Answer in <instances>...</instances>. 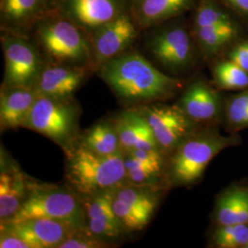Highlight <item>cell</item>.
Returning a JSON list of instances; mask_svg holds the SVG:
<instances>
[{"label":"cell","mask_w":248,"mask_h":248,"mask_svg":"<svg viewBox=\"0 0 248 248\" xmlns=\"http://www.w3.org/2000/svg\"><path fill=\"white\" fill-rule=\"evenodd\" d=\"M239 196L240 187H233L219 196L214 210V219L218 225L237 223Z\"/></svg>","instance_id":"83f0119b"},{"label":"cell","mask_w":248,"mask_h":248,"mask_svg":"<svg viewBox=\"0 0 248 248\" xmlns=\"http://www.w3.org/2000/svg\"><path fill=\"white\" fill-rule=\"evenodd\" d=\"M233 20L230 13L215 0H202L196 12L194 29L216 26Z\"/></svg>","instance_id":"4316f807"},{"label":"cell","mask_w":248,"mask_h":248,"mask_svg":"<svg viewBox=\"0 0 248 248\" xmlns=\"http://www.w3.org/2000/svg\"><path fill=\"white\" fill-rule=\"evenodd\" d=\"M108 247V241L100 239L87 228L74 232L69 238L62 242L59 248H100Z\"/></svg>","instance_id":"f546056e"},{"label":"cell","mask_w":248,"mask_h":248,"mask_svg":"<svg viewBox=\"0 0 248 248\" xmlns=\"http://www.w3.org/2000/svg\"><path fill=\"white\" fill-rule=\"evenodd\" d=\"M80 228L78 226L48 218H36L22 222H1V231L9 232L28 243L31 248H59Z\"/></svg>","instance_id":"8fae6325"},{"label":"cell","mask_w":248,"mask_h":248,"mask_svg":"<svg viewBox=\"0 0 248 248\" xmlns=\"http://www.w3.org/2000/svg\"><path fill=\"white\" fill-rule=\"evenodd\" d=\"M179 106L194 124L211 123L222 112V100L218 92L202 80L187 87Z\"/></svg>","instance_id":"2e32d148"},{"label":"cell","mask_w":248,"mask_h":248,"mask_svg":"<svg viewBox=\"0 0 248 248\" xmlns=\"http://www.w3.org/2000/svg\"><path fill=\"white\" fill-rule=\"evenodd\" d=\"M79 143L102 155H110L122 152L113 120H103L94 124L82 136Z\"/></svg>","instance_id":"7402d4cb"},{"label":"cell","mask_w":248,"mask_h":248,"mask_svg":"<svg viewBox=\"0 0 248 248\" xmlns=\"http://www.w3.org/2000/svg\"><path fill=\"white\" fill-rule=\"evenodd\" d=\"M248 248V246H247V248Z\"/></svg>","instance_id":"836d02e7"},{"label":"cell","mask_w":248,"mask_h":248,"mask_svg":"<svg viewBox=\"0 0 248 248\" xmlns=\"http://www.w3.org/2000/svg\"><path fill=\"white\" fill-rule=\"evenodd\" d=\"M148 49L155 59L172 73L186 70L193 62V46L184 27L172 25L154 33Z\"/></svg>","instance_id":"9c48e42d"},{"label":"cell","mask_w":248,"mask_h":248,"mask_svg":"<svg viewBox=\"0 0 248 248\" xmlns=\"http://www.w3.org/2000/svg\"><path fill=\"white\" fill-rule=\"evenodd\" d=\"M99 74L118 98L130 103L164 100L182 87L180 80L162 73L136 52L123 53L104 62Z\"/></svg>","instance_id":"6da1fadb"},{"label":"cell","mask_w":248,"mask_h":248,"mask_svg":"<svg viewBox=\"0 0 248 248\" xmlns=\"http://www.w3.org/2000/svg\"><path fill=\"white\" fill-rule=\"evenodd\" d=\"M162 195L157 184L137 185L125 182L112 188V208L125 232L146 227Z\"/></svg>","instance_id":"52a82bcc"},{"label":"cell","mask_w":248,"mask_h":248,"mask_svg":"<svg viewBox=\"0 0 248 248\" xmlns=\"http://www.w3.org/2000/svg\"><path fill=\"white\" fill-rule=\"evenodd\" d=\"M194 0H133V14L142 27L157 25L190 9Z\"/></svg>","instance_id":"ffe728a7"},{"label":"cell","mask_w":248,"mask_h":248,"mask_svg":"<svg viewBox=\"0 0 248 248\" xmlns=\"http://www.w3.org/2000/svg\"><path fill=\"white\" fill-rule=\"evenodd\" d=\"M138 34L133 19L126 13L112 19L93 32V62L98 66L124 53Z\"/></svg>","instance_id":"4fadbf2b"},{"label":"cell","mask_w":248,"mask_h":248,"mask_svg":"<svg viewBox=\"0 0 248 248\" xmlns=\"http://www.w3.org/2000/svg\"><path fill=\"white\" fill-rule=\"evenodd\" d=\"M139 109L147 120L164 153L174 150L193 131L194 123L179 105L157 104L141 107Z\"/></svg>","instance_id":"30bf717a"},{"label":"cell","mask_w":248,"mask_h":248,"mask_svg":"<svg viewBox=\"0 0 248 248\" xmlns=\"http://www.w3.org/2000/svg\"><path fill=\"white\" fill-rule=\"evenodd\" d=\"M238 142L237 136H222L210 130L192 131L170 152L167 169L169 184L174 186L195 184L220 152Z\"/></svg>","instance_id":"3957f363"},{"label":"cell","mask_w":248,"mask_h":248,"mask_svg":"<svg viewBox=\"0 0 248 248\" xmlns=\"http://www.w3.org/2000/svg\"><path fill=\"white\" fill-rule=\"evenodd\" d=\"M226 120L232 131L248 128V88L230 98L226 107Z\"/></svg>","instance_id":"f1b7e54d"},{"label":"cell","mask_w":248,"mask_h":248,"mask_svg":"<svg viewBox=\"0 0 248 248\" xmlns=\"http://www.w3.org/2000/svg\"><path fill=\"white\" fill-rule=\"evenodd\" d=\"M213 76L221 89L241 90L248 88V72L231 60L217 63L213 69Z\"/></svg>","instance_id":"d4e9b609"},{"label":"cell","mask_w":248,"mask_h":248,"mask_svg":"<svg viewBox=\"0 0 248 248\" xmlns=\"http://www.w3.org/2000/svg\"><path fill=\"white\" fill-rule=\"evenodd\" d=\"M81 200L89 232L105 241L123 237L125 231L112 208V189L82 197Z\"/></svg>","instance_id":"5bb4252c"},{"label":"cell","mask_w":248,"mask_h":248,"mask_svg":"<svg viewBox=\"0 0 248 248\" xmlns=\"http://www.w3.org/2000/svg\"><path fill=\"white\" fill-rule=\"evenodd\" d=\"M84 65L53 63L43 68L34 85L38 95L72 98L87 77Z\"/></svg>","instance_id":"9a60e30c"},{"label":"cell","mask_w":248,"mask_h":248,"mask_svg":"<svg viewBox=\"0 0 248 248\" xmlns=\"http://www.w3.org/2000/svg\"><path fill=\"white\" fill-rule=\"evenodd\" d=\"M0 248H31V246L24 240L19 238L17 235L1 231L0 237Z\"/></svg>","instance_id":"1f68e13d"},{"label":"cell","mask_w":248,"mask_h":248,"mask_svg":"<svg viewBox=\"0 0 248 248\" xmlns=\"http://www.w3.org/2000/svg\"><path fill=\"white\" fill-rule=\"evenodd\" d=\"M36 218L60 220L87 228L82 200L69 186L28 179V191L21 207L12 218L1 222L14 223Z\"/></svg>","instance_id":"277c9868"},{"label":"cell","mask_w":248,"mask_h":248,"mask_svg":"<svg viewBox=\"0 0 248 248\" xmlns=\"http://www.w3.org/2000/svg\"><path fill=\"white\" fill-rule=\"evenodd\" d=\"M217 248H247L248 244V223L218 225L213 236Z\"/></svg>","instance_id":"484cf974"},{"label":"cell","mask_w":248,"mask_h":248,"mask_svg":"<svg viewBox=\"0 0 248 248\" xmlns=\"http://www.w3.org/2000/svg\"><path fill=\"white\" fill-rule=\"evenodd\" d=\"M66 155L65 179L80 198L115 188L126 182L123 152L102 155L76 143Z\"/></svg>","instance_id":"7a4b0ae2"},{"label":"cell","mask_w":248,"mask_h":248,"mask_svg":"<svg viewBox=\"0 0 248 248\" xmlns=\"http://www.w3.org/2000/svg\"><path fill=\"white\" fill-rule=\"evenodd\" d=\"M81 28L62 16L43 18L36 38L54 63L84 65L93 61L92 47Z\"/></svg>","instance_id":"8992f818"},{"label":"cell","mask_w":248,"mask_h":248,"mask_svg":"<svg viewBox=\"0 0 248 248\" xmlns=\"http://www.w3.org/2000/svg\"><path fill=\"white\" fill-rule=\"evenodd\" d=\"M46 3L47 0H1V21L12 29L26 27L41 15Z\"/></svg>","instance_id":"603a6c76"},{"label":"cell","mask_w":248,"mask_h":248,"mask_svg":"<svg viewBox=\"0 0 248 248\" xmlns=\"http://www.w3.org/2000/svg\"><path fill=\"white\" fill-rule=\"evenodd\" d=\"M196 38L204 53L217 54L232 43L239 34L235 20L216 26L195 28Z\"/></svg>","instance_id":"cb8c5ba5"},{"label":"cell","mask_w":248,"mask_h":248,"mask_svg":"<svg viewBox=\"0 0 248 248\" xmlns=\"http://www.w3.org/2000/svg\"><path fill=\"white\" fill-rule=\"evenodd\" d=\"M78 106L71 98L38 95L22 127L41 133L68 151L78 135Z\"/></svg>","instance_id":"5b68a950"},{"label":"cell","mask_w":248,"mask_h":248,"mask_svg":"<svg viewBox=\"0 0 248 248\" xmlns=\"http://www.w3.org/2000/svg\"><path fill=\"white\" fill-rule=\"evenodd\" d=\"M126 182L137 185L157 184L165 169L164 152L160 149H137L124 153Z\"/></svg>","instance_id":"ac0fdd59"},{"label":"cell","mask_w":248,"mask_h":248,"mask_svg":"<svg viewBox=\"0 0 248 248\" xmlns=\"http://www.w3.org/2000/svg\"><path fill=\"white\" fill-rule=\"evenodd\" d=\"M124 0H59L60 16L85 31L95 32L124 13Z\"/></svg>","instance_id":"7c38bea8"},{"label":"cell","mask_w":248,"mask_h":248,"mask_svg":"<svg viewBox=\"0 0 248 248\" xmlns=\"http://www.w3.org/2000/svg\"><path fill=\"white\" fill-rule=\"evenodd\" d=\"M28 191V178L17 168L1 169L0 175V219L12 218L23 203Z\"/></svg>","instance_id":"44dd1931"},{"label":"cell","mask_w":248,"mask_h":248,"mask_svg":"<svg viewBox=\"0 0 248 248\" xmlns=\"http://www.w3.org/2000/svg\"><path fill=\"white\" fill-rule=\"evenodd\" d=\"M229 60L248 73V41L240 43L231 50Z\"/></svg>","instance_id":"4dcf8cb0"},{"label":"cell","mask_w":248,"mask_h":248,"mask_svg":"<svg viewBox=\"0 0 248 248\" xmlns=\"http://www.w3.org/2000/svg\"><path fill=\"white\" fill-rule=\"evenodd\" d=\"M37 97L38 94L34 88L2 87L0 96L1 130L22 127Z\"/></svg>","instance_id":"d6986e66"},{"label":"cell","mask_w":248,"mask_h":248,"mask_svg":"<svg viewBox=\"0 0 248 248\" xmlns=\"http://www.w3.org/2000/svg\"><path fill=\"white\" fill-rule=\"evenodd\" d=\"M5 59L3 86L33 88L42 71L41 59L35 47L28 40L18 36L2 39Z\"/></svg>","instance_id":"ba28073f"},{"label":"cell","mask_w":248,"mask_h":248,"mask_svg":"<svg viewBox=\"0 0 248 248\" xmlns=\"http://www.w3.org/2000/svg\"><path fill=\"white\" fill-rule=\"evenodd\" d=\"M113 121L123 153L137 149H160L150 125L140 109L123 110Z\"/></svg>","instance_id":"e0dca14e"},{"label":"cell","mask_w":248,"mask_h":248,"mask_svg":"<svg viewBox=\"0 0 248 248\" xmlns=\"http://www.w3.org/2000/svg\"><path fill=\"white\" fill-rule=\"evenodd\" d=\"M224 5L241 16L248 18V0H222Z\"/></svg>","instance_id":"d6a6232c"}]
</instances>
